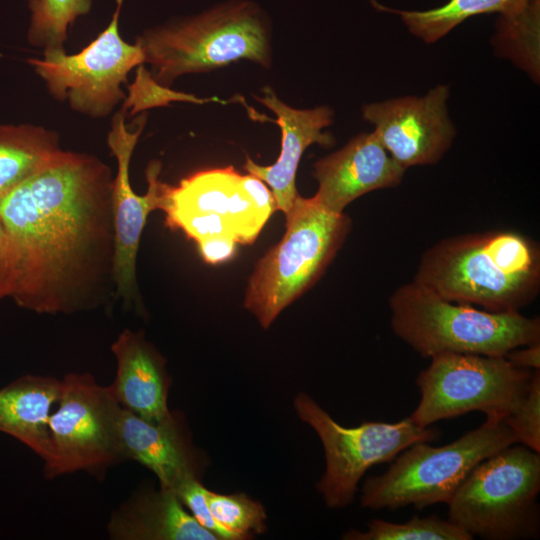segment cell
I'll use <instances>...</instances> for the list:
<instances>
[{"mask_svg": "<svg viewBox=\"0 0 540 540\" xmlns=\"http://www.w3.org/2000/svg\"><path fill=\"white\" fill-rule=\"evenodd\" d=\"M112 181L111 169L97 157L61 149L0 200V219L17 252L11 298L19 307L68 315L109 302Z\"/></svg>", "mask_w": 540, "mask_h": 540, "instance_id": "cell-1", "label": "cell"}, {"mask_svg": "<svg viewBox=\"0 0 540 540\" xmlns=\"http://www.w3.org/2000/svg\"><path fill=\"white\" fill-rule=\"evenodd\" d=\"M414 282L491 312H520L540 290V247L515 230L444 238L421 256Z\"/></svg>", "mask_w": 540, "mask_h": 540, "instance_id": "cell-2", "label": "cell"}, {"mask_svg": "<svg viewBox=\"0 0 540 540\" xmlns=\"http://www.w3.org/2000/svg\"><path fill=\"white\" fill-rule=\"evenodd\" d=\"M393 333L416 353L505 356L540 342V319L520 312H491L446 300L412 281L389 298Z\"/></svg>", "mask_w": 540, "mask_h": 540, "instance_id": "cell-3", "label": "cell"}, {"mask_svg": "<svg viewBox=\"0 0 540 540\" xmlns=\"http://www.w3.org/2000/svg\"><path fill=\"white\" fill-rule=\"evenodd\" d=\"M136 44L152 77L168 86L180 75L248 59L265 67L270 54L258 8L246 1L227 3L181 22L147 30Z\"/></svg>", "mask_w": 540, "mask_h": 540, "instance_id": "cell-4", "label": "cell"}, {"mask_svg": "<svg viewBox=\"0 0 540 540\" xmlns=\"http://www.w3.org/2000/svg\"><path fill=\"white\" fill-rule=\"evenodd\" d=\"M285 216V234L256 265L245 296V307L264 328L321 277L351 228L348 216L313 197L298 195Z\"/></svg>", "mask_w": 540, "mask_h": 540, "instance_id": "cell-5", "label": "cell"}, {"mask_svg": "<svg viewBox=\"0 0 540 540\" xmlns=\"http://www.w3.org/2000/svg\"><path fill=\"white\" fill-rule=\"evenodd\" d=\"M516 443L504 420H485L480 427L443 446L414 443L401 451L383 474L365 480L361 505L395 510L409 505L424 509L448 504L480 462Z\"/></svg>", "mask_w": 540, "mask_h": 540, "instance_id": "cell-6", "label": "cell"}, {"mask_svg": "<svg viewBox=\"0 0 540 540\" xmlns=\"http://www.w3.org/2000/svg\"><path fill=\"white\" fill-rule=\"evenodd\" d=\"M540 455L512 444L480 462L448 502V519L473 538L539 536Z\"/></svg>", "mask_w": 540, "mask_h": 540, "instance_id": "cell-7", "label": "cell"}, {"mask_svg": "<svg viewBox=\"0 0 540 540\" xmlns=\"http://www.w3.org/2000/svg\"><path fill=\"white\" fill-rule=\"evenodd\" d=\"M534 370L514 366L505 356L444 353L419 372L420 401L411 420L428 427L471 411L503 421L526 395Z\"/></svg>", "mask_w": 540, "mask_h": 540, "instance_id": "cell-8", "label": "cell"}, {"mask_svg": "<svg viewBox=\"0 0 540 540\" xmlns=\"http://www.w3.org/2000/svg\"><path fill=\"white\" fill-rule=\"evenodd\" d=\"M161 210L172 228L196 243L227 238L250 244L277 208L261 179L230 166L195 173L177 186L166 184Z\"/></svg>", "mask_w": 540, "mask_h": 540, "instance_id": "cell-9", "label": "cell"}, {"mask_svg": "<svg viewBox=\"0 0 540 540\" xmlns=\"http://www.w3.org/2000/svg\"><path fill=\"white\" fill-rule=\"evenodd\" d=\"M122 407L108 386L89 373H68L49 420L50 449L43 461L47 479L76 472L102 478L125 461L119 436Z\"/></svg>", "mask_w": 540, "mask_h": 540, "instance_id": "cell-10", "label": "cell"}, {"mask_svg": "<svg viewBox=\"0 0 540 540\" xmlns=\"http://www.w3.org/2000/svg\"><path fill=\"white\" fill-rule=\"evenodd\" d=\"M294 404L298 416L315 430L324 447L326 469L317 489L331 508L353 502L358 482L369 468L393 460L414 443H429L441 434L438 428L418 426L410 417L394 423L370 421L344 427L304 393Z\"/></svg>", "mask_w": 540, "mask_h": 540, "instance_id": "cell-11", "label": "cell"}, {"mask_svg": "<svg viewBox=\"0 0 540 540\" xmlns=\"http://www.w3.org/2000/svg\"><path fill=\"white\" fill-rule=\"evenodd\" d=\"M117 6L109 25L79 53L69 55L64 49L44 50L42 59L27 62L46 82L49 92L60 101L68 100L72 109L91 117H104L125 95L130 70L144 63L138 44H129L119 33Z\"/></svg>", "mask_w": 540, "mask_h": 540, "instance_id": "cell-12", "label": "cell"}, {"mask_svg": "<svg viewBox=\"0 0 540 540\" xmlns=\"http://www.w3.org/2000/svg\"><path fill=\"white\" fill-rule=\"evenodd\" d=\"M145 117L139 118L135 130H129L122 112L112 120L107 144L117 161V173L112 181L111 204L115 235L113 281L116 298L131 307L137 298L136 258L144 226L149 214L161 210L166 184L159 179L161 164L151 162L146 170L148 189L138 195L132 189L129 166L135 145L142 132Z\"/></svg>", "mask_w": 540, "mask_h": 540, "instance_id": "cell-13", "label": "cell"}, {"mask_svg": "<svg viewBox=\"0 0 540 540\" xmlns=\"http://www.w3.org/2000/svg\"><path fill=\"white\" fill-rule=\"evenodd\" d=\"M449 88L438 85L423 97L407 96L368 104L363 117L403 168L437 163L456 131L447 110Z\"/></svg>", "mask_w": 540, "mask_h": 540, "instance_id": "cell-14", "label": "cell"}, {"mask_svg": "<svg viewBox=\"0 0 540 540\" xmlns=\"http://www.w3.org/2000/svg\"><path fill=\"white\" fill-rule=\"evenodd\" d=\"M405 170L374 132L362 133L315 163L318 190L313 198L330 212L344 213L358 197L399 185Z\"/></svg>", "mask_w": 540, "mask_h": 540, "instance_id": "cell-15", "label": "cell"}, {"mask_svg": "<svg viewBox=\"0 0 540 540\" xmlns=\"http://www.w3.org/2000/svg\"><path fill=\"white\" fill-rule=\"evenodd\" d=\"M111 351L116 373L108 387L120 406L153 422L173 417L168 408L171 379L165 359L144 334L124 329L112 343Z\"/></svg>", "mask_w": 540, "mask_h": 540, "instance_id": "cell-16", "label": "cell"}, {"mask_svg": "<svg viewBox=\"0 0 540 540\" xmlns=\"http://www.w3.org/2000/svg\"><path fill=\"white\" fill-rule=\"evenodd\" d=\"M258 101L272 110L282 133L281 153L270 166H260L247 158L245 170L266 182L275 199L276 208L285 214L292 208L299 195L295 186L296 171L305 149L313 144L330 145L332 138L323 129L332 121V110L328 107L295 109L277 98L271 88L263 89Z\"/></svg>", "mask_w": 540, "mask_h": 540, "instance_id": "cell-17", "label": "cell"}, {"mask_svg": "<svg viewBox=\"0 0 540 540\" xmlns=\"http://www.w3.org/2000/svg\"><path fill=\"white\" fill-rule=\"evenodd\" d=\"M119 436L124 459L153 472L160 488L176 491L186 480L197 478L192 447L174 415L153 422L122 408Z\"/></svg>", "mask_w": 540, "mask_h": 540, "instance_id": "cell-18", "label": "cell"}, {"mask_svg": "<svg viewBox=\"0 0 540 540\" xmlns=\"http://www.w3.org/2000/svg\"><path fill=\"white\" fill-rule=\"evenodd\" d=\"M112 540H218L189 514L176 492L139 489L112 512L106 525Z\"/></svg>", "mask_w": 540, "mask_h": 540, "instance_id": "cell-19", "label": "cell"}, {"mask_svg": "<svg viewBox=\"0 0 540 540\" xmlns=\"http://www.w3.org/2000/svg\"><path fill=\"white\" fill-rule=\"evenodd\" d=\"M61 392V379L26 374L0 389V432L33 451L42 462L50 449L49 420Z\"/></svg>", "mask_w": 540, "mask_h": 540, "instance_id": "cell-20", "label": "cell"}, {"mask_svg": "<svg viewBox=\"0 0 540 540\" xmlns=\"http://www.w3.org/2000/svg\"><path fill=\"white\" fill-rule=\"evenodd\" d=\"M61 148L43 127L0 125V200L43 168Z\"/></svg>", "mask_w": 540, "mask_h": 540, "instance_id": "cell-21", "label": "cell"}, {"mask_svg": "<svg viewBox=\"0 0 540 540\" xmlns=\"http://www.w3.org/2000/svg\"><path fill=\"white\" fill-rule=\"evenodd\" d=\"M532 1L449 0L441 7L427 11L396 10L372 2L382 11L398 14L413 35L426 43H433L471 16L495 12L501 16H512L526 9Z\"/></svg>", "mask_w": 540, "mask_h": 540, "instance_id": "cell-22", "label": "cell"}, {"mask_svg": "<svg viewBox=\"0 0 540 540\" xmlns=\"http://www.w3.org/2000/svg\"><path fill=\"white\" fill-rule=\"evenodd\" d=\"M93 0H27L31 21L27 39L44 50L63 49L68 27L87 14Z\"/></svg>", "mask_w": 540, "mask_h": 540, "instance_id": "cell-23", "label": "cell"}, {"mask_svg": "<svg viewBox=\"0 0 540 540\" xmlns=\"http://www.w3.org/2000/svg\"><path fill=\"white\" fill-rule=\"evenodd\" d=\"M348 540H471L473 537L449 519L436 515L414 516L406 522L394 523L372 519L366 531L350 529L343 535Z\"/></svg>", "mask_w": 540, "mask_h": 540, "instance_id": "cell-24", "label": "cell"}, {"mask_svg": "<svg viewBox=\"0 0 540 540\" xmlns=\"http://www.w3.org/2000/svg\"><path fill=\"white\" fill-rule=\"evenodd\" d=\"M211 515L226 540H243L266 530L263 506L244 494H219L207 491Z\"/></svg>", "mask_w": 540, "mask_h": 540, "instance_id": "cell-25", "label": "cell"}, {"mask_svg": "<svg viewBox=\"0 0 540 540\" xmlns=\"http://www.w3.org/2000/svg\"><path fill=\"white\" fill-rule=\"evenodd\" d=\"M128 89L129 95L124 99L123 111L131 109V115L144 109L165 106L173 101H185L197 104L210 101L225 103L218 98H197L192 94L173 91L167 86L159 84L142 64L138 66L135 81Z\"/></svg>", "mask_w": 540, "mask_h": 540, "instance_id": "cell-26", "label": "cell"}, {"mask_svg": "<svg viewBox=\"0 0 540 540\" xmlns=\"http://www.w3.org/2000/svg\"><path fill=\"white\" fill-rule=\"evenodd\" d=\"M504 422L521 443L535 452H540V372L534 370L526 395Z\"/></svg>", "mask_w": 540, "mask_h": 540, "instance_id": "cell-27", "label": "cell"}, {"mask_svg": "<svg viewBox=\"0 0 540 540\" xmlns=\"http://www.w3.org/2000/svg\"><path fill=\"white\" fill-rule=\"evenodd\" d=\"M207 491L197 478H191L182 483L175 492L201 526L214 533L219 539L226 540L224 532L211 515Z\"/></svg>", "mask_w": 540, "mask_h": 540, "instance_id": "cell-28", "label": "cell"}, {"mask_svg": "<svg viewBox=\"0 0 540 540\" xmlns=\"http://www.w3.org/2000/svg\"><path fill=\"white\" fill-rule=\"evenodd\" d=\"M18 274L14 243L0 219V300L12 296Z\"/></svg>", "mask_w": 540, "mask_h": 540, "instance_id": "cell-29", "label": "cell"}, {"mask_svg": "<svg viewBox=\"0 0 540 540\" xmlns=\"http://www.w3.org/2000/svg\"><path fill=\"white\" fill-rule=\"evenodd\" d=\"M236 244L227 238H212L197 243L203 259L211 264L228 261L235 252Z\"/></svg>", "mask_w": 540, "mask_h": 540, "instance_id": "cell-30", "label": "cell"}, {"mask_svg": "<svg viewBox=\"0 0 540 540\" xmlns=\"http://www.w3.org/2000/svg\"><path fill=\"white\" fill-rule=\"evenodd\" d=\"M505 357L518 368L539 370L540 342L512 349Z\"/></svg>", "mask_w": 540, "mask_h": 540, "instance_id": "cell-31", "label": "cell"}]
</instances>
